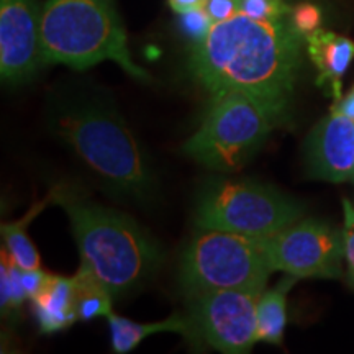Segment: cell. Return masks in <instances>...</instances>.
I'll return each mask as SVG.
<instances>
[{
    "mask_svg": "<svg viewBox=\"0 0 354 354\" xmlns=\"http://www.w3.org/2000/svg\"><path fill=\"white\" fill-rule=\"evenodd\" d=\"M305 38L282 20H256L245 13L212 25L194 43L190 71L212 97L243 92L289 107L302 66Z\"/></svg>",
    "mask_w": 354,
    "mask_h": 354,
    "instance_id": "6da1fadb",
    "label": "cell"
},
{
    "mask_svg": "<svg viewBox=\"0 0 354 354\" xmlns=\"http://www.w3.org/2000/svg\"><path fill=\"white\" fill-rule=\"evenodd\" d=\"M48 127L113 190L136 198L151 196V166L109 99L57 95L48 109Z\"/></svg>",
    "mask_w": 354,
    "mask_h": 354,
    "instance_id": "7a4b0ae2",
    "label": "cell"
},
{
    "mask_svg": "<svg viewBox=\"0 0 354 354\" xmlns=\"http://www.w3.org/2000/svg\"><path fill=\"white\" fill-rule=\"evenodd\" d=\"M50 194L53 203L69 216L81 266L104 282L113 297L138 287L158 268V243L130 216L88 201L71 185L59 184Z\"/></svg>",
    "mask_w": 354,
    "mask_h": 354,
    "instance_id": "3957f363",
    "label": "cell"
},
{
    "mask_svg": "<svg viewBox=\"0 0 354 354\" xmlns=\"http://www.w3.org/2000/svg\"><path fill=\"white\" fill-rule=\"evenodd\" d=\"M41 53L44 64L86 71L113 61L131 77L149 81L131 59L113 0H48L41 15Z\"/></svg>",
    "mask_w": 354,
    "mask_h": 354,
    "instance_id": "277c9868",
    "label": "cell"
},
{
    "mask_svg": "<svg viewBox=\"0 0 354 354\" xmlns=\"http://www.w3.org/2000/svg\"><path fill=\"white\" fill-rule=\"evenodd\" d=\"M286 113V107L243 92L214 95L184 153L209 169L234 172L258 151Z\"/></svg>",
    "mask_w": 354,
    "mask_h": 354,
    "instance_id": "5b68a950",
    "label": "cell"
},
{
    "mask_svg": "<svg viewBox=\"0 0 354 354\" xmlns=\"http://www.w3.org/2000/svg\"><path fill=\"white\" fill-rule=\"evenodd\" d=\"M304 212V203L274 185L253 179H223L202 190L196 223L201 230L266 240L299 221Z\"/></svg>",
    "mask_w": 354,
    "mask_h": 354,
    "instance_id": "8992f818",
    "label": "cell"
},
{
    "mask_svg": "<svg viewBox=\"0 0 354 354\" xmlns=\"http://www.w3.org/2000/svg\"><path fill=\"white\" fill-rule=\"evenodd\" d=\"M271 274L263 240L221 230H202L179 266V281L187 295L207 290L263 294Z\"/></svg>",
    "mask_w": 354,
    "mask_h": 354,
    "instance_id": "52a82bcc",
    "label": "cell"
},
{
    "mask_svg": "<svg viewBox=\"0 0 354 354\" xmlns=\"http://www.w3.org/2000/svg\"><path fill=\"white\" fill-rule=\"evenodd\" d=\"M272 272L281 271L297 279H339L343 276V228L328 221L300 218L263 240Z\"/></svg>",
    "mask_w": 354,
    "mask_h": 354,
    "instance_id": "ba28073f",
    "label": "cell"
},
{
    "mask_svg": "<svg viewBox=\"0 0 354 354\" xmlns=\"http://www.w3.org/2000/svg\"><path fill=\"white\" fill-rule=\"evenodd\" d=\"M194 333L220 353H250L256 339L261 294L251 290H207L187 295Z\"/></svg>",
    "mask_w": 354,
    "mask_h": 354,
    "instance_id": "9c48e42d",
    "label": "cell"
},
{
    "mask_svg": "<svg viewBox=\"0 0 354 354\" xmlns=\"http://www.w3.org/2000/svg\"><path fill=\"white\" fill-rule=\"evenodd\" d=\"M38 0H0V76L8 86L28 82L44 64Z\"/></svg>",
    "mask_w": 354,
    "mask_h": 354,
    "instance_id": "30bf717a",
    "label": "cell"
},
{
    "mask_svg": "<svg viewBox=\"0 0 354 354\" xmlns=\"http://www.w3.org/2000/svg\"><path fill=\"white\" fill-rule=\"evenodd\" d=\"M308 174L328 183H346L354 177V118L339 110L322 118L308 136Z\"/></svg>",
    "mask_w": 354,
    "mask_h": 354,
    "instance_id": "8fae6325",
    "label": "cell"
},
{
    "mask_svg": "<svg viewBox=\"0 0 354 354\" xmlns=\"http://www.w3.org/2000/svg\"><path fill=\"white\" fill-rule=\"evenodd\" d=\"M308 57L317 69V86L342 99V81L354 59V41L343 35L318 28L305 38Z\"/></svg>",
    "mask_w": 354,
    "mask_h": 354,
    "instance_id": "7c38bea8",
    "label": "cell"
},
{
    "mask_svg": "<svg viewBox=\"0 0 354 354\" xmlns=\"http://www.w3.org/2000/svg\"><path fill=\"white\" fill-rule=\"evenodd\" d=\"M74 295H76L74 277L51 276V274L48 276L46 284L33 299L35 313L43 333H56L77 322Z\"/></svg>",
    "mask_w": 354,
    "mask_h": 354,
    "instance_id": "4fadbf2b",
    "label": "cell"
},
{
    "mask_svg": "<svg viewBox=\"0 0 354 354\" xmlns=\"http://www.w3.org/2000/svg\"><path fill=\"white\" fill-rule=\"evenodd\" d=\"M107 322L110 335H112V348L118 354L133 351L143 339L156 333H180L196 338L190 318L180 315V313H174L162 322L138 323L130 318L115 315L112 312L107 317Z\"/></svg>",
    "mask_w": 354,
    "mask_h": 354,
    "instance_id": "5bb4252c",
    "label": "cell"
},
{
    "mask_svg": "<svg viewBox=\"0 0 354 354\" xmlns=\"http://www.w3.org/2000/svg\"><path fill=\"white\" fill-rule=\"evenodd\" d=\"M299 279L286 274L272 289H266L258 300L256 312V339L281 344L287 326V295Z\"/></svg>",
    "mask_w": 354,
    "mask_h": 354,
    "instance_id": "9a60e30c",
    "label": "cell"
},
{
    "mask_svg": "<svg viewBox=\"0 0 354 354\" xmlns=\"http://www.w3.org/2000/svg\"><path fill=\"white\" fill-rule=\"evenodd\" d=\"M50 203H53V197L51 194H48L43 201L33 203L21 218L2 223L3 245H6L10 259L20 269H39V254L26 230L35 220V216L41 214Z\"/></svg>",
    "mask_w": 354,
    "mask_h": 354,
    "instance_id": "2e32d148",
    "label": "cell"
},
{
    "mask_svg": "<svg viewBox=\"0 0 354 354\" xmlns=\"http://www.w3.org/2000/svg\"><path fill=\"white\" fill-rule=\"evenodd\" d=\"M74 287H76V313L77 320L91 322L99 317H109L112 313V299L107 286L100 282L94 274L86 268H79L74 276Z\"/></svg>",
    "mask_w": 354,
    "mask_h": 354,
    "instance_id": "e0dca14e",
    "label": "cell"
},
{
    "mask_svg": "<svg viewBox=\"0 0 354 354\" xmlns=\"http://www.w3.org/2000/svg\"><path fill=\"white\" fill-rule=\"evenodd\" d=\"M240 12L256 20H282L292 8L286 0H240Z\"/></svg>",
    "mask_w": 354,
    "mask_h": 354,
    "instance_id": "ac0fdd59",
    "label": "cell"
},
{
    "mask_svg": "<svg viewBox=\"0 0 354 354\" xmlns=\"http://www.w3.org/2000/svg\"><path fill=\"white\" fill-rule=\"evenodd\" d=\"M179 24L183 32L187 35L194 43H198L209 35L212 25H214V20L210 19V15L205 12V8L198 7L190 12L180 13Z\"/></svg>",
    "mask_w": 354,
    "mask_h": 354,
    "instance_id": "d6986e66",
    "label": "cell"
},
{
    "mask_svg": "<svg viewBox=\"0 0 354 354\" xmlns=\"http://www.w3.org/2000/svg\"><path fill=\"white\" fill-rule=\"evenodd\" d=\"M289 20L292 26H294L304 38H307L310 33H313L315 30L320 28L322 13L318 10V7L312 6V3H300V6L292 8Z\"/></svg>",
    "mask_w": 354,
    "mask_h": 354,
    "instance_id": "ffe728a7",
    "label": "cell"
},
{
    "mask_svg": "<svg viewBox=\"0 0 354 354\" xmlns=\"http://www.w3.org/2000/svg\"><path fill=\"white\" fill-rule=\"evenodd\" d=\"M343 236L348 281L354 287V205L348 198H343Z\"/></svg>",
    "mask_w": 354,
    "mask_h": 354,
    "instance_id": "44dd1931",
    "label": "cell"
},
{
    "mask_svg": "<svg viewBox=\"0 0 354 354\" xmlns=\"http://www.w3.org/2000/svg\"><path fill=\"white\" fill-rule=\"evenodd\" d=\"M203 8L209 13L210 19L216 21H225L240 12V0H205Z\"/></svg>",
    "mask_w": 354,
    "mask_h": 354,
    "instance_id": "7402d4cb",
    "label": "cell"
},
{
    "mask_svg": "<svg viewBox=\"0 0 354 354\" xmlns=\"http://www.w3.org/2000/svg\"><path fill=\"white\" fill-rule=\"evenodd\" d=\"M50 274L43 272L41 269H20V281L24 286L25 294L28 299H35L46 284Z\"/></svg>",
    "mask_w": 354,
    "mask_h": 354,
    "instance_id": "603a6c76",
    "label": "cell"
},
{
    "mask_svg": "<svg viewBox=\"0 0 354 354\" xmlns=\"http://www.w3.org/2000/svg\"><path fill=\"white\" fill-rule=\"evenodd\" d=\"M333 109L335 110H339V112H342V113L354 118V86H353V88L348 92L346 95L342 97V99H339V100H335Z\"/></svg>",
    "mask_w": 354,
    "mask_h": 354,
    "instance_id": "cb8c5ba5",
    "label": "cell"
},
{
    "mask_svg": "<svg viewBox=\"0 0 354 354\" xmlns=\"http://www.w3.org/2000/svg\"><path fill=\"white\" fill-rule=\"evenodd\" d=\"M205 0H169V6L176 13H185L194 10V8L203 7Z\"/></svg>",
    "mask_w": 354,
    "mask_h": 354,
    "instance_id": "d4e9b609",
    "label": "cell"
},
{
    "mask_svg": "<svg viewBox=\"0 0 354 354\" xmlns=\"http://www.w3.org/2000/svg\"><path fill=\"white\" fill-rule=\"evenodd\" d=\"M353 180H354V177H353Z\"/></svg>",
    "mask_w": 354,
    "mask_h": 354,
    "instance_id": "484cf974",
    "label": "cell"
}]
</instances>
